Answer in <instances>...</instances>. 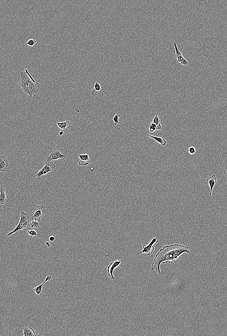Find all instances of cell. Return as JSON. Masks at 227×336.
Wrapping results in <instances>:
<instances>
[{
	"label": "cell",
	"mask_w": 227,
	"mask_h": 336,
	"mask_svg": "<svg viewBox=\"0 0 227 336\" xmlns=\"http://www.w3.org/2000/svg\"><path fill=\"white\" fill-rule=\"evenodd\" d=\"M189 248L180 244L167 245L160 250L156 255L152 265L151 269L161 274L160 266L161 263L171 264L184 253H189Z\"/></svg>",
	"instance_id": "obj_1"
},
{
	"label": "cell",
	"mask_w": 227,
	"mask_h": 336,
	"mask_svg": "<svg viewBox=\"0 0 227 336\" xmlns=\"http://www.w3.org/2000/svg\"><path fill=\"white\" fill-rule=\"evenodd\" d=\"M25 72H21V79L19 85L20 88L26 94L31 98L35 97L40 90V84L35 81L29 73L27 69Z\"/></svg>",
	"instance_id": "obj_2"
},
{
	"label": "cell",
	"mask_w": 227,
	"mask_h": 336,
	"mask_svg": "<svg viewBox=\"0 0 227 336\" xmlns=\"http://www.w3.org/2000/svg\"><path fill=\"white\" fill-rule=\"evenodd\" d=\"M31 217L29 213L23 211L21 213L20 220L18 225L14 230L10 232L6 236L9 237L16 232L22 230H25L30 226Z\"/></svg>",
	"instance_id": "obj_3"
},
{
	"label": "cell",
	"mask_w": 227,
	"mask_h": 336,
	"mask_svg": "<svg viewBox=\"0 0 227 336\" xmlns=\"http://www.w3.org/2000/svg\"><path fill=\"white\" fill-rule=\"evenodd\" d=\"M56 170V165L53 162L47 161L44 167L36 174L38 179H40L42 176L46 175L48 173L52 172Z\"/></svg>",
	"instance_id": "obj_4"
},
{
	"label": "cell",
	"mask_w": 227,
	"mask_h": 336,
	"mask_svg": "<svg viewBox=\"0 0 227 336\" xmlns=\"http://www.w3.org/2000/svg\"><path fill=\"white\" fill-rule=\"evenodd\" d=\"M46 212L45 206L43 205H38L34 209L31 215L32 220L40 222L43 216Z\"/></svg>",
	"instance_id": "obj_5"
},
{
	"label": "cell",
	"mask_w": 227,
	"mask_h": 336,
	"mask_svg": "<svg viewBox=\"0 0 227 336\" xmlns=\"http://www.w3.org/2000/svg\"><path fill=\"white\" fill-rule=\"evenodd\" d=\"M66 155L60 153L59 148H55L50 152L49 156L47 158L48 162H53L58 160H65L66 159Z\"/></svg>",
	"instance_id": "obj_6"
},
{
	"label": "cell",
	"mask_w": 227,
	"mask_h": 336,
	"mask_svg": "<svg viewBox=\"0 0 227 336\" xmlns=\"http://www.w3.org/2000/svg\"><path fill=\"white\" fill-rule=\"evenodd\" d=\"M158 242V239L157 237L154 238L152 239L150 243L148 245H143V250L142 251L139 253L138 254L142 253H145L148 255H150L153 253L155 250V248L153 246V245L155 243H157Z\"/></svg>",
	"instance_id": "obj_7"
},
{
	"label": "cell",
	"mask_w": 227,
	"mask_h": 336,
	"mask_svg": "<svg viewBox=\"0 0 227 336\" xmlns=\"http://www.w3.org/2000/svg\"><path fill=\"white\" fill-rule=\"evenodd\" d=\"M126 259L122 261H116L110 263L107 268L108 276L111 277L112 280H114L115 277L113 275V271L117 267H118L121 263Z\"/></svg>",
	"instance_id": "obj_8"
},
{
	"label": "cell",
	"mask_w": 227,
	"mask_h": 336,
	"mask_svg": "<svg viewBox=\"0 0 227 336\" xmlns=\"http://www.w3.org/2000/svg\"><path fill=\"white\" fill-rule=\"evenodd\" d=\"M76 112L75 114L74 115L73 117L71 118L70 121L67 120L63 122H57V123L58 127L60 129L61 131L64 132L66 131L70 128V123L71 121L74 118L77 113L78 112H79L78 110L77 109H76Z\"/></svg>",
	"instance_id": "obj_9"
},
{
	"label": "cell",
	"mask_w": 227,
	"mask_h": 336,
	"mask_svg": "<svg viewBox=\"0 0 227 336\" xmlns=\"http://www.w3.org/2000/svg\"><path fill=\"white\" fill-rule=\"evenodd\" d=\"M9 166V162L7 158L3 155H0V172H6L8 170Z\"/></svg>",
	"instance_id": "obj_10"
},
{
	"label": "cell",
	"mask_w": 227,
	"mask_h": 336,
	"mask_svg": "<svg viewBox=\"0 0 227 336\" xmlns=\"http://www.w3.org/2000/svg\"><path fill=\"white\" fill-rule=\"evenodd\" d=\"M79 156L80 158V161L79 163V166H87L91 162L92 160L90 159L89 154H79Z\"/></svg>",
	"instance_id": "obj_11"
},
{
	"label": "cell",
	"mask_w": 227,
	"mask_h": 336,
	"mask_svg": "<svg viewBox=\"0 0 227 336\" xmlns=\"http://www.w3.org/2000/svg\"><path fill=\"white\" fill-rule=\"evenodd\" d=\"M216 181L217 178L215 175H213L206 179V181L208 182L210 188V196L212 195L213 188L216 183Z\"/></svg>",
	"instance_id": "obj_12"
},
{
	"label": "cell",
	"mask_w": 227,
	"mask_h": 336,
	"mask_svg": "<svg viewBox=\"0 0 227 336\" xmlns=\"http://www.w3.org/2000/svg\"><path fill=\"white\" fill-rule=\"evenodd\" d=\"M51 279V276L50 275H48L45 278V280L44 283L41 284V285H38L37 287H35L33 289V291L34 293L37 294V295H39L41 293L42 290H43V287L44 284L47 282H50V281Z\"/></svg>",
	"instance_id": "obj_13"
},
{
	"label": "cell",
	"mask_w": 227,
	"mask_h": 336,
	"mask_svg": "<svg viewBox=\"0 0 227 336\" xmlns=\"http://www.w3.org/2000/svg\"><path fill=\"white\" fill-rule=\"evenodd\" d=\"M23 332L22 335L24 336H35L36 334L34 329L30 326H25L23 328Z\"/></svg>",
	"instance_id": "obj_14"
},
{
	"label": "cell",
	"mask_w": 227,
	"mask_h": 336,
	"mask_svg": "<svg viewBox=\"0 0 227 336\" xmlns=\"http://www.w3.org/2000/svg\"><path fill=\"white\" fill-rule=\"evenodd\" d=\"M102 90L101 85L97 82H96L93 89L91 92L92 95L93 96H96L101 94Z\"/></svg>",
	"instance_id": "obj_15"
},
{
	"label": "cell",
	"mask_w": 227,
	"mask_h": 336,
	"mask_svg": "<svg viewBox=\"0 0 227 336\" xmlns=\"http://www.w3.org/2000/svg\"><path fill=\"white\" fill-rule=\"evenodd\" d=\"M0 204L4 205L6 200V189L3 185H0Z\"/></svg>",
	"instance_id": "obj_16"
},
{
	"label": "cell",
	"mask_w": 227,
	"mask_h": 336,
	"mask_svg": "<svg viewBox=\"0 0 227 336\" xmlns=\"http://www.w3.org/2000/svg\"><path fill=\"white\" fill-rule=\"evenodd\" d=\"M152 122L156 125L157 130H160L161 129L162 127L160 124V119L157 115H155Z\"/></svg>",
	"instance_id": "obj_17"
},
{
	"label": "cell",
	"mask_w": 227,
	"mask_h": 336,
	"mask_svg": "<svg viewBox=\"0 0 227 336\" xmlns=\"http://www.w3.org/2000/svg\"><path fill=\"white\" fill-rule=\"evenodd\" d=\"M121 117V115L119 114H116L114 116V117H113V120L114 122V125L115 126L117 125L118 124H119V118Z\"/></svg>",
	"instance_id": "obj_18"
},
{
	"label": "cell",
	"mask_w": 227,
	"mask_h": 336,
	"mask_svg": "<svg viewBox=\"0 0 227 336\" xmlns=\"http://www.w3.org/2000/svg\"><path fill=\"white\" fill-rule=\"evenodd\" d=\"M36 43V41L34 39H31L28 41L27 43H26V45L31 47H33L34 46Z\"/></svg>",
	"instance_id": "obj_19"
},
{
	"label": "cell",
	"mask_w": 227,
	"mask_h": 336,
	"mask_svg": "<svg viewBox=\"0 0 227 336\" xmlns=\"http://www.w3.org/2000/svg\"><path fill=\"white\" fill-rule=\"evenodd\" d=\"M149 130L151 132H153L157 130V126L153 122H152L150 126Z\"/></svg>",
	"instance_id": "obj_20"
},
{
	"label": "cell",
	"mask_w": 227,
	"mask_h": 336,
	"mask_svg": "<svg viewBox=\"0 0 227 336\" xmlns=\"http://www.w3.org/2000/svg\"><path fill=\"white\" fill-rule=\"evenodd\" d=\"M174 45L175 48V51H176V57L180 56V55H182V54L181 53V52L177 48V43L176 42H174Z\"/></svg>",
	"instance_id": "obj_21"
},
{
	"label": "cell",
	"mask_w": 227,
	"mask_h": 336,
	"mask_svg": "<svg viewBox=\"0 0 227 336\" xmlns=\"http://www.w3.org/2000/svg\"><path fill=\"white\" fill-rule=\"evenodd\" d=\"M39 222L36 221L32 220L31 222V228H37L38 226Z\"/></svg>",
	"instance_id": "obj_22"
},
{
	"label": "cell",
	"mask_w": 227,
	"mask_h": 336,
	"mask_svg": "<svg viewBox=\"0 0 227 336\" xmlns=\"http://www.w3.org/2000/svg\"><path fill=\"white\" fill-rule=\"evenodd\" d=\"M28 235L31 236H35L38 235L37 233L34 230H30L27 231Z\"/></svg>",
	"instance_id": "obj_23"
},
{
	"label": "cell",
	"mask_w": 227,
	"mask_h": 336,
	"mask_svg": "<svg viewBox=\"0 0 227 336\" xmlns=\"http://www.w3.org/2000/svg\"><path fill=\"white\" fill-rule=\"evenodd\" d=\"M189 153L191 155L194 154L196 153V150L194 147H190L189 149Z\"/></svg>",
	"instance_id": "obj_24"
},
{
	"label": "cell",
	"mask_w": 227,
	"mask_h": 336,
	"mask_svg": "<svg viewBox=\"0 0 227 336\" xmlns=\"http://www.w3.org/2000/svg\"><path fill=\"white\" fill-rule=\"evenodd\" d=\"M180 63L182 65L185 66L189 64V62H188L185 59H184V58L182 60Z\"/></svg>",
	"instance_id": "obj_25"
},
{
	"label": "cell",
	"mask_w": 227,
	"mask_h": 336,
	"mask_svg": "<svg viewBox=\"0 0 227 336\" xmlns=\"http://www.w3.org/2000/svg\"><path fill=\"white\" fill-rule=\"evenodd\" d=\"M176 57H177V62L179 63L181 62V61H182V60L184 58V57L183 56V54L181 55H180V56H177Z\"/></svg>",
	"instance_id": "obj_26"
},
{
	"label": "cell",
	"mask_w": 227,
	"mask_h": 336,
	"mask_svg": "<svg viewBox=\"0 0 227 336\" xmlns=\"http://www.w3.org/2000/svg\"><path fill=\"white\" fill-rule=\"evenodd\" d=\"M49 240L51 241H53L55 240V238L53 236H51L49 238Z\"/></svg>",
	"instance_id": "obj_27"
},
{
	"label": "cell",
	"mask_w": 227,
	"mask_h": 336,
	"mask_svg": "<svg viewBox=\"0 0 227 336\" xmlns=\"http://www.w3.org/2000/svg\"><path fill=\"white\" fill-rule=\"evenodd\" d=\"M64 134V132L61 131H60L59 133V135L60 136H61Z\"/></svg>",
	"instance_id": "obj_28"
},
{
	"label": "cell",
	"mask_w": 227,
	"mask_h": 336,
	"mask_svg": "<svg viewBox=\"0 0 227 336\" xmlns=\"http://www.w3.org/2000/svg\"><path fill=\"white\" fill-rule=\"evenodd\" d=\"M46 244L47 246L48 247H49L50 246V244L49 242H46Z\"/></svg>",
	"instance_id": "obj_29"
},
{
	"label": "cell",
	"mask_w": 227,
	"mask_h": 336,
	"mask_svg": "<svg viewBox=\"0 0 227 336\" xmlns=\"http://www.w3.org/2000/svg\"></svg>",
	"instance_id": "obj_30"
}]
</instances>
